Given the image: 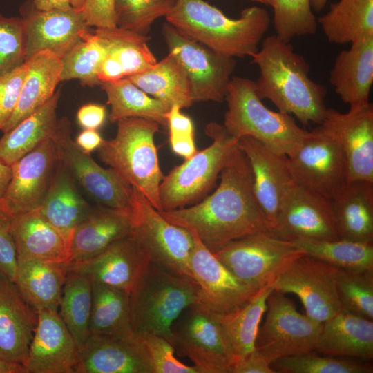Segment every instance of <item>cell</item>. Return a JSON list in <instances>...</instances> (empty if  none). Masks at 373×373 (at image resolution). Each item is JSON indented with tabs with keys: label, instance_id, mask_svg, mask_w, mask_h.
Here are the masks:
<instances>
[{
	"label": "cell",
	"instance_id": "cell-4",
	"mask_svg": "<svg viewBox=\"0 0 373 373\" xmlns=\"http://www.w3.org/2000/svg\"><path fill=\"white\" fill-rule=\"evenodd\" d=\"M117 125L115 137L104 140L97 149L100 160L162 211L159 188L164 175L154 140L160 124L148 119L127 117L118 120Z\"/></svg>",
	"mask_w": 373,
	"mask_h": 373
},
{
	"label": "cell",
	"instance_id": "cell-34",
	"mask_svg": "<svg viewBox=\"0 0 373 373\" xmlns=\"http://www.w3.org/2000/svg\"><path fill=\"white\" fill-rule=\"evenodd\" d=\"M60 96L58 90L46 104L4 133L0 139L1 163L11 166L50 136L58 119Z\"/></svg>",
	"mask_w": 373,
	"mask_h": 373
},
{
	"label": "cell",
	"instance_id": "cell-15",
	"mask_svg": "<svg viewBox=\"0 0 373 373\" xmlns=\"http://www.w3.org/2000/svg\"><path fill=\"white\" fill-rule=\"evenodd\" d=\"M338 268L307 254L287 265L273 282L274 289L300 299L306 316L323 323L341 312L336 276Z\"/></svg>",
	"mask_w": 373,
	"mask_h": 373
},
{
	"label": "cell",
	"instance_id": "cell-25",
	"mask_svg": "<svg viewBox=\"0 0 373 373\" xmlns=\"http://www.w3.org/2000/svg\"><path fill=\"white\" fill-rule=\"evenodd\" d=\"M37 322V312L14 282L0 276V358L23 365Z\"/></svg>",
	"mask_w": 373,
	"mask_h": 373
},
{
	"label": "cell",
	"instance_id": "cell-35",
	"mask_svg": "<svg viewBox=\"0 0 373 373\" xmlns=\"http://www.w3.org/2000/svg\"><path fill=\"white\" fill-rule=\"evenodd\" d=\"M127 78L169 109L173 106L187 108L194 103L187 75L170 52L149 69Z\"/></svg>",
	"mask_w": 373,
	"mask_h": 373
},
{
	"label": "cell",
	"instance_id": "cell-23",
	"mask_svg": "<svg viewBox=\"0 0 373 373\" xmlns=\"http://www.w3.org/2000/svg\"><path fill=\"white\" fill-rule=\"evenodd\" d=\"M74 373H153L141 336L90 334L79 349Z\"/></svg>",
	"mask_w": 373,
	"mask_h": 373
},
{
	"label": "cell",
	"instance_id": "cell-45",
	"mask_svg": "<svg viewBox=\"0 0 373 373\" xmlns=\"http://www.w3.org/2000/svg\"><path fill=\"white\" fill-rule=\"evenodd\" d=\"M274 10L276 35L289 42L293 38L314 34L318 21L310 0H269Z\"/></svg>",
	"mask_w": 373,
	"mask_h": 373
},
{
	"label": "cell",
	"instance_id": "cell-39",
	"mask_svg": "<svg viewBox=\"0 0 373 373\" xmlns=\"http://www.w3.org/2000/svg\"><path fill=\"white\" fill-rule=\"evenodd\" d=\"M100 86L107 96V103L111 106L108 119L111 122L127 117H140L167 126L166 114L169 109L127 77L104 82Z\"/></svg>",
	"mask_w": 373,
	"mask_h": 373
},
{
	"label": "cell",
	"instance_id": "cell-30",
	"mask_svg": "<svg viewBox=\"0 0 373 373\" xmlns=\"http://www.w3.org/2000/svg\"><path fill=\"white\" fill-rule=\"evenodd\" d=\"M330 203L339 239L373 242V182L350 181Z\"/></svg>",
	"mask_w": 373,
	"mask_h": 373
},
{
	"label": "cell",
	"instance_id": "cell-36",
	"mask_svg": "<svg viewBox=\"0 0 373 373\" xmlns=\"http://www.w3.org/2000/svg\"><path fill=\"white\" fill-rule=\"evenodd\" d=\"M317 21L329 42L351 44L373 35V0H339Z\"/></svg>",
	"mask_w": 373,
	"mask_h": 373
},
{
	"label": "cell",
	"instance_id": "cell-8",
	"mask_svg": "<svg viewBox=\"0 0 373 373\" xmlns=\"http://www.w3.org/2000/svg\"><path fill=\"white\" fill-rule=\"evenodd\" d=\"M169 342L202 373H231L236 361L218 313L200 302L184 309L173 323Z\"/></svg>",
	"mask_w": 373,
	"mask_h": 373
},
{
	"label": "cell",
	"instance_id": "cell-52",
	"mask_svg": "<svg viewBox=\"0 0 373 373\" xmlns=\"http://www.w3.org/2000/svg\"><path fill=\"white\" fill-rule=\"evenodd\" d=\"M12 216L0 202V276L14 282L18 259L11 233Z\"/></svg>",
	"mask_w": 373,
	"mask_h": 373
},
{
	"label": "cell",
	"instance_id": "cell-16",
	"mask_svg": "<svg viewBox=\"0 0 373 373\" xmlns=\"http://www.w3.org/2000/svg\"><path fill=\"white\" fill-rule=\"evenodd\" d=\"M25 37V59L44 50L61 59L90 30L82 11L68 9L42 10L31 0L19 8Z\"/></svg>",
	"mask_w": 373,
	"mask_h": 373
},
{
	"label": "cell",
	"instance_id": "cell-47",
	"mask_svg": "<svg viewBox=\"0 0 373 373\" xmlns=\"http://www.w3.org/2000/svg\"><path fill=\"white\" fill-rule=\"evenodd\" d=\"M336 288L343 309L373 319V271H350L338 269Z\"/></svg>",
	"mask_w": 373,
	"mask_h": 373
},
{
	"label": "cell",
	"instance_id": "cell-54",
	"mask_svg": "<svg viewBox=\"0 0 373 373\" xmlns=\"http://www.w3.org/2000/svg\"><path fill=\"white\" fill-rule=\"evenodd\" d=\"M106 116L104 106L89 103L82 106L77 113V120L84 129L97 130L104 123Z\"/></svg>",
	"mask_w": 373,
	"mask_h": 373
},
{
	"label": "cell",
	"instance_id": "cell-9",
	"mask_svg": "<svg viewBox=\"0 0 373 373\" xmlns=\"http://www.w3.org/2000/svg\"><path fill=\"white\" fill-rule=\"evenodd\" d=\"M130 210V236L147 253L151 261L194 280L190 269L194 246L192 234L187 229L168 221L134 188Z\"/></svg>",
	"mask_w": 373,
	"mask_h": 373
},
{
	"label": "cell",
	"instance_id": "cell-51",
	"mask_svg": "<svg viewBox=\"0 0 373 373\" xmlns=\"http://www.w3.org/2000/svg\"><path fill=\"white\" fill-rule=\"evenodd\" d=\"M26 72L23 64L8 73L0 74V131L17 106Z\"/></svg>",
	"mask_w": 373,
	"mask_h": 373
},
{
	"label": "cell",
	"instance_id": "cell-14",
	"mask_svg": "<svg viewBox=\"0 0 373 373\" xmlns=\"http://www.w3.org/2000/svg\"><path fill=\"white\" fill-rule=\"evenodd\" d=\"M72 126L66 117L58 119L50 137L60 164L100 205L126 209L133 187L111 168L99 165L90 154L82 151L72 138Z\"/></svg>",
	"mask_w": 373,
	"mask_h": 373
},
{
	"label": "cell",
	"instance_id": "cell-62",
	"mask_svg": "<svg viewBox=\"0 0 373 373\" xmlns=\"http://www.w3.org/2000/svg\"><path fill=\"white\" fill-rule=\"evenodd\" d=\"M86 0H70L71 6L77 10L82 11Z\"/></svg>",
	"mask_w": 373,
	"mask_h": 373
},
{
	"label": "cell",
	"instance_id": "cell-18",
	"mask_svg": "<svg viewBox=\"0 0 373 373\" xmlns=\"http://www.w3.org/2000/svg\"><path fill=\"white\" fill-rule=\"evenodd\" d=\"M340 144L346 159L349 182H373V106L350 108L347 113L327 108L320 124Z\"/></svg>",
	"mask_w": 373,
	"mask_h": 373
},
{
	"label": "cell",
	"instance_id": "cell-50",
	"mask_svg": "<svg viewBox=\"0 0 373 373\" xmlns=\"http://www.w3.org/2000/svg\"><path fill=\"white\" fill-rule=\"evenodd\" d=\"M166 119L169 143L173 152L185 160L189 159L198 151L191 119L183 114L178 106H173L169 109Z\"/></svg>",
	"mask_w": 373,
	"mask_h": 373
},
{
	"label": "cell",
	"instance_id": "cell-6",
	"mask_svg": "<svg viewBox=\"0 0 373 373\" xmlns=\"http://www.w3.org/2000/svg\"><path fill=\"white\" fill-rule=\"evenodd\" d=\"M195 280L151 262L130 294L132 330L153 334L169 341L171 327L184 309L198 301Z\"/></svg>",
	"mask_w": 373,
	"mask_h": 373
},
{
	"label": "cell",
	"instance_id": "cell-24",
	"mask_svg": "<svg viewBox=\"0 0 373 373\" xmlns=\"http://www.w3.org/2000/svg\"><path fill=\"white\" fill-rule=\"evenodd\" d=\"M151 262L147 253L128 236L88 261L70 264L69 269L131 294Z\"/></svg>",
	"mask_w": 373,
	"mask_h": 373
},
{
	"label": "cell",
	"instance_id": "cell-41",
	"mask_svg": "<svg viewBox=\"0 0 373 373\" xmlns=\"http://www.w3.org/2000/svg\"><path fill=\"white\" fill-rule=\"evenodd\" d=\"M92 301V279L85 274L69 269L57 312L79 349L90 336Z\"/></svg>",
	"mask_w": 373,
	"mask_h": 373
},
{
	"label": "cell",
	"instance_id": "cell-32",
	"mask_svg": "<svg viewBox=\"0 0 373 373\" xmlns=\"http://www.w3.org/2000/svg\"><path fill=\"white\" fill-rule=\"evenodd\" d=\"M14 283L36 311L58 312L70 263L17 258Z\"/></svg>",
	"mask_w": 373,
	"mask_h": 373
},
{
	"label": "cell",
	"instance_id": "cell-21",
	"mask_svg": "<svg viewBox=\"0 0 373 373\" xmlns=\"http://www.w3.org/2000/svg\"><path fill=\"white\" fill-rule=\"evenodd\" d=\"M238 146L248 160L255 195L273 233L283 200L294 183L287 157L249 136L240 137Z\"/></svg>",
	"mask_w": 373,
	"mask_h": 373
},
{
	"label": "cell",
	"instance_id": "cell-7",
	"mask_svg": "<svg viewBox=\"0 0 373 373\" xmlns=\"http://www.w3.org/2000/svg\"><path fill=\"white\" fill-rule=\"evenodd\" d=\"M204 132L212 143L164 175L159 188L162 211L195 204L208 195L238 148V139L224 125L209 123Z\"/></svg>",
	"mask_w": 373,
	"mask_h": 373
},
{
	"label": "cell",
	"instance_id": "cell-19",
	"mask_svg": "<svg viewBox=\"0 0 373 373\" xmlns=\"http://www.w3.org/2000/svg\"><path fill=\"white\" fill-rule=\"evenodd\" d=\"M273 234L286 240L339 239L330 202L294 182L283 200Z\"/></svg>",
	"mask_w": 373,
	"mask_h": 373
},
{
	"label": "cell",
	"instance_id": "cell-22",
	"mask_svg": "<svg viewBox=\"0 0 373 373\" xmlns=\"http://www.w3.org/2000/svg\"><path fill=\"white\" fill-rule=\"evenodd\" d=\"M27 357L26 373H74L79 347L58 314L39 310Z\"/></svg>",
	"mask_w": 373,
	"mask_h": 373
},
{
	"label": "cell",
	"instance_id": "cell-17",
	"mask_svg": "<svg viewBox=\"0 0 373 373\" xmlns=\"http://www.w3.org/2000/svg\"><path fill=\"white\" fill-rule=\"evenodd\" d=\"M58 164L55 144L50 136L10 166L12 177L0 202L12 215L37 209Z\"/></svg>",
	"mask_w": 373,
	"mask_h": 373
},
{
	"label": "cell",
	"instance_id": "cell-48",
	"mask_svg": "<svg viewBox=\"0 0 373 373\" xmlns=\"http://www.w3.org/2000/svg\"><path fill=\"white\" fill-rule=\"evenodd\" d=\"M25 61V37L22 18L0 13V74L8 73Z\"/></svg>",
	"mask_w": 373,
	"mask_h": 373
},
{
	"label": "cell",
	"instance_id": "cell-1",
	"mask_svg": "<svg viewBox=\"0 0 373 373\" xmlns=\"http://www.w3.org/2000/svg\"><path fill=\"white\" fill-rule=\"evenodd\" d=\"M219 179L215 191L199 202L161 214L196 236L212 253L247 235L271 233L255 195L248 160L238 146Z\"/></svg>",
	"mask_w": 373,
	"mask_h": 373
},
{
	"label": "cell",
	"instance_id": "cell-61",
	"mask_svg": "<svg viewBox=\"0 0 373 373\" xmlns=\"http://www.w3.org/2000/svg\"><path fill=\"white\" fill-rule=\"evenodd\" d=\"M328 0H310L312 8L317 12L321 11Z\"/></svg>",
	"mask_w": 373,
	"mask_h": 373
},
{
	"label": "cell",
	"instance_id": "cell-31",
	"mask_svg": "<svg viewBox=\"0 0 373 373\" xmlns=\"http://www.w3.org/2000/svg\"><path fill=\"white\" fill-rule=\"evenodd\" d=\"M315 350L329 356L372 360V320L342 309L323 323Z\"/></svg>",
	"mask_w": 373,
	"mask_h": 373
},
{
	"label": "cell",
	"instance_id": "cell-40",
	"mask_svg": "<svg viewBox=\"0 0 373 373\" xmlns=\"http://www.w3.org/2000/svg\"><path fill=\"white\" fill-rule=\"evenodd\" d=\"M289 241L304 254L338 269L350 271H373V242L305 238H295Z\"/></svg>",
	"mask_w": 373,
	"mask_h": 373
},
{
	"label": "cell",
	"instance_id": "cell-28",
	"mask_svg": "<svg viewBox=\"0 0 373 373\" xmlns=\"http://www.w3.org/2000/svg\"><path fill=\"white\" fill-rule=\"evenodd\" d=\"M11 233L17 258L70 262V243L38 209L14 214Z\"/></svg>",
	"mask_w": 373,
	"mask_h": 373
},
{
	"label": "cell",
	"instance_id": "cell-37",
	"mask_svg": "<svg viewBox=\"0 0 373 373\" xmlns=\"http://www.w3.org/2000/svg\"><path fill=\"white\" fill-rule=\"evenodd\" d=\"M90 335L126 336L133 334L130 294L92 280Z\"/></svg>",
	"mask_w": 373,
	"mask_h": 373
},
{
	"label": "cell",
	"instance_id": "cell-33",
	"mask_svg": "<svg viewBox=\"0 0 373 373\" xmlns=\"http://www.w3.org/2000/svg\"><path fill=\"white\" fill-rule=\"evenodd\" d=\"M91 207L79 193L76 182L60 164L37 208L40 214L70 243L73 233Z\"/></svg>",
	"mask_w": 373,
	"mask_h": 373
},
{
	"label": "cell",
	"instance_id": "cell-44",
	"mask_svg": "<svg viewBox=\"0 0 373 373\" xmlns=\"http://www.w3.org/2000/svg\"><path fill=\"white\" fill-rule=\"evenodd\" d=\"M274 373H372L367 362L319 355L314 350L276 359L271 363Z\"/></svg>",
	"mask_w": 373,
	"mask_h": 373
},
{
	"label": "cell",
	"instance_id": "cell-12",
	"mask_svg": "<svg viewBox=\"0 0 373 373\" xmlns=\"http://www.w3.org/2000/svg\"><path fill=\"white\" fill-rule=\"evenodd\" d=\"M267 316L258 330L255 350L271 363L276 359L316 350L323 323L299 313L285 294L273 290Z\"/></svg>",
	"mask_w": 373,
	"mask_h": 373
},
{
	"label": "cell",
	"instance_id": "cell-38",
	"mask_svg": "<svg viewBox=\"0 0 373 373\" xmlns=\"http://www.w3.org/2000/svg\"><path fill=\"white\" fill-rule=\"evenodd\" d=\"M274 290L273 283L259 289L235 310L218 314L227 339L236 360L253 352L267 299Z\"/></svg>",
	"mask_w": 373,
	"mask_h": 373
},
{
	"label": "cell",
	"instance_id": "cell-29",
	"mask_svg": "<svg viewBox=\"0 0 373 373\" xmlns=\"http://www.w3.org/2000/svg\"><path fill=\"white\" fill-rule=\"evenodd\" d=\"M26 72L17 106L1 131L6 133L46 104L61 82L62 63L48 50L39 51L25 59Z\"/></svg>",
	"mask_w": 373,
	"mask_h": 373
},
{
	"label": "cell",
	"instance_id": "cell-43",
	"mask_svg": "<svg viewBox=\"0 0 373 373\" xmlns=\"http://www.w3.org/2000/svg\"><path fill=\"white\" fill-rule=\"evenodd\" d=\"M106 55V49L99 37L90 30L61 59V81L78 79L82 86H100L97 73Z\"/></svg>",
	"mask_w": 373,
	"mask_h": 373
},
{
	"label": "cell",
	"instance_id": "cell-49",
	"mask_svg": "<svg viewBox=\"0 0 373 373\" xmlns=\"http://www.w3.org/2000/svg\"><path fill=\"white\" fill-rule=\"evenodd\" d=\"M153 370V373H202L196 366L186 365L178 360L175 349L165 338L146 334L141 336Z\"/></svg>",
	"mask_w": 373,
	"mask_h": 373
},
{
	"label": "cell",
	"instance_id": "cell-3",
	"mask_svg": "<svg viewBox=\"0 0 373 373\" xmlns=\"http://www.w3.org/2000/svg\"><path fill=\"white\" fill-rule=\"evenodd\" d=\"M166 19L184 35L233 58L255 53L271 23L264 8H246L232 19L204 0H178Z\"/></svg>",
	"mask_w": 373,
	"mask_h": 373
},
{
	"label": "cell",
	"instance_id": "cell-11",
	"mask_svg": "<svg viewBox=\"0 0 373 373\" xmlns=\"http://www.w3.org/2000/svg\"><path fill=\"white\" fill-rule=\"evenodd\" d=\"M213 254L238 280L256 291L273 283L293 260L305 254L290 241L270 232L247 235Z\"/></svg>",
	"mask_w": 373,
	"mask_h": 373
},
{
	"label": "cell",
	"instance_id": "cell-59",
	"mask_svg": "<svg viewBox=\"0 0 373 373\" xmlns=\"http://www.w3.org/2000/svg\"><path fill=\"white\" fill-rule=\"evenodd\" d=\"M12 177L10 166L0 162V198L4 194Z\"/></svg>",
	"mask_w": 373,
	"mask_h": 373
},
{
	"label": "cell",
	"instance_id": "cell-10",
	"mask_svg": "<svg viewBox=\"0 0 373 373\" xmlns=\"http://www.w3.org/2000/svg\"><path fill=\"white\" fill-rule=\"evenodd\" d=\"M287 157L294 182L329 202L349 182L340 144L320 124Z\"/></svg>",
	"mask_w": 373,
	"mask_h": 373
},
{
	"label": "cell",
	"instance_id": "cell-55",
	"mask_svg": "<svg viewBox=\"0 0 373 373\" xmlns=\"http://www.w3.org/2000/svg\"><path fill=\"white\" fill-rule=\"evenodd\" d=\"M271 363L255 350L247 355L238 358L231 373H274Z\"/></svg>",
	"mask_w": 373,
	"mask_h": 373
},
{
	"label": "cell",
	"instance_id": "cell-2",
	"mask_svg": "<svg viewBox=\"0 0 373 373\" xmlns=\"http://www.w3.org/2000/svg\"><path fill=\"white\" fill-rule=\"evenodd\" d=\"M250 57L259 69L254 82L262 100H270L279 111L294 115L303 125L323 122L327 89L309 77V63L289 42L276 34L269 35Z\"/></svg>",
	"mask_w": 373,
	"mask_h": 373
},
{
	"label": "cell",
	"instance_id": "cell-57",
	"mask_svg": "<svg viewBox=\"0 0 373 373\" xmlns=\"http://www.w3.org/2000/svg\"><path fill=\"white\" fill-rule=\"evenodd\" d=\"M104 139L97 130L84 129L77 136L75 142L84 153L90 154L102 145Z\"/></svg>",
	"mask_w": 373,
	"mask_h": 373
},
{
	"label": "cell",
	"instance_id": "cell-27",
	"mask_svg": "<svg viewBox=\"0 0 373 373\" xmlns=\"http://www.w3.org/2000/svg\"><path fill=\"white\" fill-rule=\"evenodd\" d=\"M336 56L329 81L350 108L369 104L373 83V35L350 44Z\"/></svg>",
	"mask_w": 373,
	"mask_h": 373
},
{
	"label": "cell",
	"instance_id": "cell-46",
	"mask_svg": "<svg viewBox=\"0 0 373 373\" xmlns=\"http://www.w3.org/2000/svg\"><path fill=\"white\" fill-rule=\"evenodd\" d=\"M178 0H115L116 26L147 35L156 19L166 17Z\"/></svg>",
	"mask_w": 373,
	"mask_h": 373
},
{
	"label": "cell",
	"instance_id": "cell-42",
	"mask_svg": "<svg viewBox=\"0 0 373 373\" xmlns=\"http://www.w3.org/2000/svg\"><path fill=\"white\" fill-rule=\"evenodd\" d=\"M94 33L106 50L113 54L122 66L124 77L140 73L157 61L150 50L147 35L116 26L95 28Z\"/></svg>",
	"mask_w": 373,
	"mask_h": 373
},
{
	"label": "cell",
	"instance_id": "cell-63",
	"mask_svg": "<svg viewBox=\"0 0 373 373\" xmlns=\"http://www.w3.org/2000/svg\"><path fill=\"white\" fill-rule=\"evenodd\" d=\"M251 1L262 3L263 5L270 6L269 0H251Z\"/></svg>",
	"mask_w": 373,
	"mask_h": 373
},
{
	"label": "cell",
	"instance_id": "cell-53",
	"mask_svg": "<svg viewBox=\"0 0 373 373\" xmlns=\"http://www.w3.org/2000/svg\"><path fill=\"white\" fill-rule=\"evenodd\" d=\"M114 1L115 0H86L82 12L87 24L90 27L95 28L116 26Z\"/></svg>",
	"mask_w": 373,
	"mask_h": 373
},
{
	"label": "cell",
	"instance_id": "cell-5",
	"mask_svg": "<svg viewBox=\"0 0 373 373\" xmlns=\"http://www.w3.org/2000/svg\"><path fill=\"white\" fill-rule=\"evenodd\" d=\"M224 100L227 110L223 125L238 139L251 137L276 153L287 156L308 133L290 115L265 106L256 93L255 82L250 79L231 77Z\"/></svg>",
	"mask_w": 373,
	"mask_h": 373
},
{
	"label": "cell",
	"instance_id": "cell-26",
	"mask_svg": "<svg viewBox=\"0 0 373 373\" xmlns=\"http://www.w3.org/2000/svg\"><path fill=\"white\" fill-rule=\"evenodd\" d=\"M131 232L130 207L117 209L99 205L91 207L75 228L70 240V262L88 261L114 242Z\"/></svg>",
	"mask_w": 373,
	"mask_h": 373
},
{
	"label": "cell",
	"instance_id": "cell-60",
	"mask_svg": "<svg viewBox=\"0 0 373 373\" xmlns=\"http://www.w3.org/2000/svg\"><path fill=\"white\" fill-rule=\"evenodd\" d=\"M0 373H26L22 364L0 358Z\"/></svg>",
	"mask_w": 373,
	"mask_h": 373
},
{
	"label": "cell",
	"instance_id": "cell-58",
	"mask_svg": "<svg viewBox=\"0 0 373 373\" xmlns=\"http://www.w3.org/2000/svg\"><path fill=\"white\" fill-rule=\"evenodd\" d=\"M35 6L42 10L68 9L72 8L70 0H31Z\"/></svg>",
	"mask_w": 373,
	"mask_h": 373
},
{
	"label": "cell",
	"instance_id": "cell-20",
	"mask_svg": "<svg viewBox=\"0 0 373 373\" xmlns=\"http://www.w3.org/2000/svg\"><path fill=\"white\" fill-rule=\"evenodd\" d=\"M192 236L194 246L190 269L199 288L198 302L216 313L226 314L242 305L257 292L238 280L196 236Z\"/></svg>",
	"mask_w": 373,
	"mask_h": 373
},
{
	"label": "cell",
	"instance_id": "cell-13",
	"mask_svg": "<svg viewBox=\"0 0 373 373\" xmlns=\"http://www.w3.org/2000/svg\"><path fill=\"white\" fill-rule=\"evenodd\" d=\"M162 34L169 52L187 75L193 101L222 102L235 70L234 58L189 38L169 23L164 24Z\"/></svg>",
	"mask_w": 373,
	"mask_h": 373
},
{
	"label": "cell",
	"instance_id": "cell-56",
	"mask_svg": "<svg viewBox=\"0 0 373 373\" xmlns=\"http://www.w3.org/2000/svg\"><path fill=\"white\" fill-rule=\"evenodd\" d=\"M101 82H109L124 78L122 66L118 59L106 50V55L102 61L97 73Z\"/></svg>",
	"mask_w": 373,
	"mask_h": 373
}]
</instances>
